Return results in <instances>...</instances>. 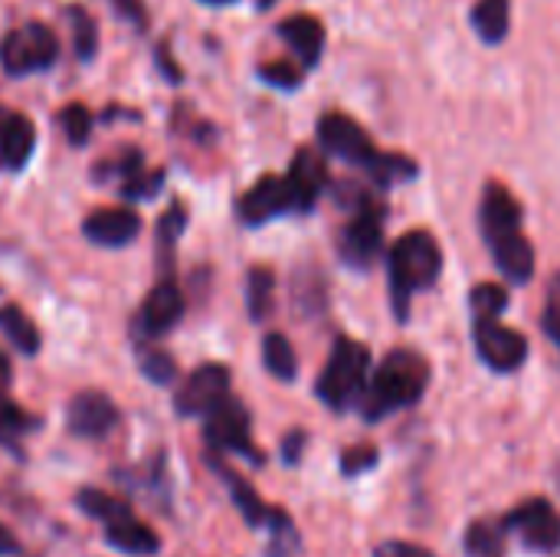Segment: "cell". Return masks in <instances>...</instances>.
<instances>
[{
	"instance_id": "f546056e",
	"label": "cell",
	"mask_w": 560,
	"mask_h": 557,
	"mask_svg": "<svg viewBox=\"0 0 560 557\" xmlns=\"http://www.w3.org/2000/svg\"><path fill=\"white\" fill-rule=\"evenodd\" d=\"M59 121H62V128H66L69 144L82 148V144L89 141V135H92V115H89V108H85V105H79V102L66 105V108H62V115H59Z\"/></svg>"
},
{
	"instance_id": "83f0119b",
	"label": "cell",
	"mask_w": 560,
	"mask_h": 557,
	"mask_svg": "<svg viewBox=\"0 0 560 557\" xmlns=\"http://www.w3.org/2000/svg\"><path fill=\"white\" fill-rule=\"evenodd\" d=\"M469 305L476 318H499L509 309V289L495 282H482L469 292Z\"/></svg>"
},
{
	"instance_id": "60d3db41",
	"label": "cell",
	"mask_w": 560,
	"mask_h": 557,
	"mask_svg": "<svg viewBox=\"0 0 560 557\" xmlns=\"http://www.w3.org/2000/svg\"><path fill=\"white\" fill-rule=\"evenodd\" d=\"M10 384V361L3 358V351H0V391Z\"/></svg>"
},
{
	"instance_id": "ab89813d",
	"label": "cell",
	"mask_w": 560,
	"mask_h": 557,
	"mask_svg": "<svg viewBox=\"0 0 560 557\" xmlns=\"http://www.w3.org/2000/svg\"><path fill=\"white\" fill-rule=\"evenodd\" d=\"M16 548H20V545H16V538H13V535H10L7 529H0V557L13 555Z\"/></svg>"
},
{
	"instance_id": "ac0fdd59",
	"label": "cell",
	"mask_w": 560,
	"mask_h": 557,
	"mask_svg": "<svg viewBox=\"0 0 560 557\" xmlns=\"http://www.w3.org/2000/svg\"><path fill=\"white\" fill-rule=\"evenodd\" d=\"M279 36L289 43V49L299 56V62L305 69H315L322 62V53H325V26H322L318 16H312V13L285 16L279 23Z\"/></svg>"
},
{
	"instance_id": "7402d4cb",
	"label": "cell",
	"mask_w": 560,
	"mask_h": 557,
	"mask_svg": "<svg viewBox=\"0 0 560 557\" xmlns=\"http://www.w3.org/2000/svg\"><path fill=\"white\" fill-rule=\"evenodd\" d=\"M0 332L7 335V341L23 351V355H36L39 351V328L33 325V318L16 309V305H3L0 309Z\"/></svg>"
},
{
	"instance_id": "7bdbcfd3",
	"label": "cell",
	"mask_w": 560,
	"mask_h": 557,
	"mask_svg": "<svg viewBox=\"0 0 560 557\" xmlns=\"http://www.w3.org/2000/svg\"><path fill=\"white\" fill-rule=\"evenodd\" d=\"M200 3H210V7H223V3H233V0H200Z\"/></svg>"
},
{
	"instance_id": "f35d334b",
	"label": "cell",
	"mask_w": 560,
	"mask_h": 557,
	"mask_svg": "<svg viewBox=\"0 0 560 557\" xmlns=\"http://www.w3.org/2000/svg\"><path fill=\"white\" fill-rule=\"evenodd\" d=\"M302 446H305V433H292V437L285 440V460H289V463H295V460H299V453H302Z\"/></svg>"
},
{
	"instance_id": "52a82bcc",
	"label": "cell",
	"mask_w": 560,
	"mask_h": 557,
	"mask_svg": "<svg viewBox=\"0 0 560 557\" xmlns=\"http://www.w3.org/2000/svg\"><path fill=\"white\" fill-rule=\"evenodd\" d=\"M472 335H476L479 358L499 374L518 371L528 361V338L522 332L502 325L499 318H476Z\"/></svg>"
},
{
	"instance_id": "ba28073f",
	"label": "cell",
	"mask_w": 560,
	"mask_h": 557,
	"mask_svg": "<svg viewBox=\"0 0 560 557\" xmlns=\"http://www.w3.org/2000/svg\"><path fill=\"white\" fill-rule=\"evenodd\" d=\"M226 397H230V371L223 364H203L184 381L174 407L184 417H207Z\"/></svg>"
},
{
	"instance_id": "2e32d148",
	"label": "cell",
	"mask_w": 560,
	"mask_h": 557,
	"mask_svg": "<svg viewBox=\"0 0 560 557\" xmlns=\"http://www.w3.org/2000/svg\"><path fill=\"white\" fill-rule=\"evenodd\" d=\"M82 233L95 243V246H128L138 233H141V217L131 207H108V210H95L85 217Z\"/></svg>"
},
{
	"instance_id": "d4e9b609",
	"label": "cell",
	"mask_w": 560,
	"mask_h": 557,
	"mask_svg": "<svg viewBox=\"0 0 560 557\" xmlns=\"http://www.w3.org/2000/svg\"><path fill=\"white\" fill-rule=\"evenodd\" d=\"M262 361H266V371L276 381H295V374H299V358H295L289 338L279 335V332H269L266 335V341H262Z\"/></svg>"
},
{
	"instance_id": "1f68e13d",
	"label": "cell",
	"mask_w": 560,
	"mask_h": 557,
	"mask_svg": "<svg viewBox=\"0 0 560 557\" xmlns=\"http://www.w3.org/2000/svg\"><path fill=\"white\" fill-rule=\"evenodd\" d=\"M466 548L472 557H502V535L492 525H476L466 535Z\"/></svg>"
},
{
	"instance_id": "5bb4252c",
	"label": "cell",
	"mask_w": 560,
	"mask_h": 557,
	"mask_svg": "<svg viewBox=\"0 0 560 557\" xmlns=\"http://www.w3.org/2000/svg\"><path fill=\"white\" fill-rule=\"evenodd\" d=\"M479 227H482V240L492 243L505 233H515L522 230V204L518 197L499 184V181H489L486 190H482V204H479Z\"/></svg>"
},
{
	"instance_id": "4fadbf2b",
	"label": "cell",
	"mask_w": 560,
	"mask_h": 557,
	"mask_svg": "<svg viewBox=\"0 0 560 557\" xmlns=\"http://www.w3.org/2000/svg\"><path fill=\"white\" fill-rule=\"evenodd\" d=\"M285 210H292V194H289L285 177H276V174L259 177L240 200V220L246 227H262L282 217Z\"/></svg>"
},
{
	"instance_id": "9c48e42d",
	"label": "cell",
	"mask_w": 560,
	"mask_h": 557,
	"mask_svg": "<svg viewBox=\"0 0 560 557\" xmlns=\"http://www.w3.org/2000/svg\"><path fill=\"white\" fill-rule=\"evenodd\" d=\"M328 161L322 154H315L312 148H299L295 158H292V167L285 174V184H289V194H292V210L299 213H308L318 197L328 190Z\"/></svg>"
},
{
	"instance_id": "5b68a950",
	"label": "cell",
	"mask_w": 560,
	"mask_h": 557,
	"mask_svg": "<svg viewBox=\"0 0 560 557\" xmlns=\"http://www.w3.org/2000/svg\"><path fill=\"white\" fill-rule=\"evenodd\" d=\"M59 39L46 23H23L0 39V66L10 76L43 72L56 62Z\"/></svg>"
},
{
	"instance_id": "6da1fadb",
	"label": "cell",
	"mask_w": 560,
	"mask_h": 557,
	"mask_svg": "<svg viewBox=\"0 0 560 557\" xmlns=\"http://www.w3.org/2000/svg\"><path fill=\"white\" fill-rule=\"evenodd\" d=\"M427 384H430V364H427V358L417 355V351H410V348H397L371 374L368 391L361 397V410H364V417L371 423L374 420H384L394 410H404V407L420 404V397L427 394Z\"/></svg>"
},
{
	"instance_id": "7c38bea8",
	"label": "cell",
	"mask_w": 560,
	"mask_h": 557,
	"mask_svg": "<svg viewBox=\"0 0 560 557\" xmlns=\"http://www.w3.org/2000/svg\"><path fill=\"white\" fill-rule=\"evenodd\" d=\"M505 529H515L525 538V545L538 548V552H555L560 545V515L545 499H532V502L518 506L505 519Z\"/></svg>"
},
{
	"instance_id": "4316f807",
	"label": "cell",
	"mask_w": 560,
	"mask_h": 557,
	"mask_svg": "<svg viewBox=\"0 0 560 557\" xmlns=\"http://www.w3.org/2000/svg\"><path fill=\"white\" fill-rule=\"evenodd\" d=\"M69 23H72V46H75V56L82 62H89L98 49V33H95V20L82 10V7H69L66 10Z\"/></svg>"
},
{
	"instance_id": "4dcf8cb0",
	"label": "cell",
	"mask_w": 560,
	"mask_h": 557,
	"mask_svg": "<svg viewBox=\"0 0 560 557\" xmlns=\"http://www.w3.org/2000/svg\"><path fill=\"white\" fill-rule=\"evenodd\" d=\"M161 184H164V171H144L141 167L121 181V197L125 200H148L161 190Z\"/></svg>"
},
{
	"instance_id": "277c9868",
	"label": "cell",
	"mask_w": 560,
	"mask_h": 557,
	"mask_svg": "<svg viewBox=\"0 0 560 557\" xmlns=\"http://www.w3.org/2000/svg\"><path fill=\"white\" fill-rule=\"evenodd\" d=\"M384 223L387 207L374 194L351 210L338 240V253L351 269H371V263L384 253Z\"/></svg>"
},
{
	"instance_id": "8992f818",
	"label": "cell",
	"mask_w": 560,
	"mask_h": 557,
	"mask_svg": "<svg viewBox=\"0 0 560 557\" xmlns=\"http://www.w3.org/2000/svg\"><path fill=\"white\" fill-rule=\"evenodd\" d=\"M318 144L325 148V154L341 158L348 164H358L364 171L371 167V161L381 151V148H374L371 135L345 112H325L318 118Z\"/></svg>"
},
{
	"instance_id": "d6a6232c",
	"label": "cell",
	"mask_w": 560,
	"mask_h": 557,
	"mask_svg": "<svg viewBox=\"0 0 560 557\" xmlns=\"http://www.w3.org/2000/svg\"><path fill=\"white\" fill-rule=\"evenodd\" d=\"M141 371H144V378L148 381H154V384H171L174 378H177V364H174V358L171 355H164V351H148L144 358H141Z\"/></svg>"
},
{
	"instance_id": "cb8c5ba5",
	"label": "cell",
	"mask_w": 560,
	"mask_h": 557,
	"mask_svg": "<svg viewBox=\"0 0 560 557\" xmlns=\"http://www.w3.org/2000/svg\"><path fill=\"white\" fill-rule=\"evenodd\" d=\"M276 276L266 266H253L246 276V309L253 315V322H266L276 302Z\"/></svg>"
},
{
	"instance_id": "603a6c76",
	"label": "cell",
	"mask_w": 560,
	"mask_h": 557,
	"mask_svg": "<svg viewBox=\"0 0 560 557\" xmlns=\"http://www.w3.org/2000/svg\"><path fill=\"white\" fill-rule=\"evenodd\" d=\"M368 174H371V181H374L381 190H387V187H394V184L413 181V177L420 174V167H417V161H413V158H407V154L377 151V158L371 161Z\"/></svg>"
},
{
	"instance_id": "836d02e7",
	"label": "cell",
	"mask_w": 560,
	"mask_h": 557,
	"mask_svg": "<svg viewBox=\"0 0 560 557\" xmlns=\"http://www.w3.org/2000/svg\"><path fill=\"white\" fill-rule=\"evenodd\" d=\"M184 227H187V210H184L180 204H174V207L161 217V223H158V240H161V246L171 250V246L180 240Z\"/></svg>"
},
{
	"instance_id": "74e56055",
	"label": "cell",
	"mask_w": 560,
	"mask_h": 557,
	"mask_svg": "<svg viewBox=\"0 0 560 557\" xmlns=\"http://www.w3.org/2000/svg\"><path fill=\"white\" fill-rule=\"evenodd\" d=\"M115 7H118V13H125V16H131L138 26L144 23V10L138 7V0H115Z\"/></svg>"
},
{
	"instance_id": "44dd1931",
	"label": "cell",
	"mask_w": 560,
	"mask_h": 557,
	"mask_svg": "<svg viewBox=\"0 0 560 557\" xmlns=\"http://www.w3.org/2000/svg\"><path fill=\"white\" fill-rule=\"evenodd\" d=\"M512 26V0H476L472 7V30L482 43L499 46Z\"/></svg>"
},
{
	"instance_id": "b9f144b4",
	"label": "cell",
	"mask_w": 560,
	"mask_h": 557,
	"mask_svg": "<svg viewBox=\"0 0 560 557\" xmlns=\"http://www.w3.org/2000/svg\"><path fill=\"white\" fill-rule=\"evenodd\" d=\"M272 3H276V0H256V7H259V10H269Z\"/></svg>"
},
{
	"instance_id": "8d00e7d4",
	"label": "cell",
	"mask_w": 560,
	"mask_h": 557,
	"mask_svg": "<svg viewBox=\"0 0 560 557\" xmlns=\"http://www.w3.org/2000/svg\"><path fill=\"white\" fill-rule=\"evenodd\" d=\"M377 557H433L427 548H417V545H404V542H387Z\"/></svg>"
},
{
	"instance_id": "ffe728a7",
	"label": "cell",
	"mask_w": 560,
	"mask_h": 557,
	"mask_svg": "<svg viewBox=\"0 0 560 557\" xmlns=\"http://www.w3.org/2000/svg\"><path fill=\"white\" fill-rule=\"evenodd\" d=\"M105 538H108V545H112V548H118V552H125V555H135V557H148L161 548L158 535H154L144 522H138L135 515H128V519H118V522L105 525Z\"/></svg>"
},
{
	"instance_id": "484cf974",
	"label": "cell",
	"mask_w": 560,
	"mask_h": 557,
	"mask_svg": "<svg viewBox=\"0 0 560 557\" xmlns=\"http://www.w3.org/2000/svg\"><path fill=\"white\" fill-rule=\"evenodd\" d=\"M79 509H82L89 519L102 522V525H112V522L131 515V509H128L121 499H115V496H108V492H102V489H85V492L79 496Z\"/></svg>"
},
{
	"instance_id": "8fae6325",
	"label": "cell",
	"mask_w": 560,
	"mask_h": 557,
	"mask_svg": "<svg viewBox=\"0 0 560 557\" xmlns=\"http://www.w3.org/2000/svg\"><path fill=\"white\" fill-rule=\"evenodd\" d=\"M66 423L82 440H102L118 427V407L98 391H82L69 401Z\"/></svg>"
},
{
	"instance_id": "e0dca14e",
	"label": "cell",
	"mask_w": 560,
	"mask_h": 557,
	"mask_svg": "<svg viewBox=\"0 0 560 557\" xmlns=\"http://www.w3.org/2000/svg\"><path fill=\"white\" fill-rule=\"evenodd\" d=\"M36 148V128L26 115L0 108V171H20Z\"/></svg>"
},
{
	"instance_id": "d590c367",
	"label": "cell",
	"mask_w": 560,
	"mask_h": 557,
	"mask_svg": "<svg viewBox=\"0 0 560 557\" xmlns=\"http://www.w3.org/2000/svg\"><path fill=\"white\" fill-rule=\"evenodd\" d=\"M377 463V450L374 446H358V450H348L341 456V469L345 473H364Z\"/></svg>"
},
{
	"instance_id": "f1b7e54d",
	"label": "cell",
	"mask_w": 560,
	"mask_h": 557,
	"mask_svg": "<svg viewBox=\"0 0 560 557\" xmlns=\"http://www.w3.org/2000/svg\"><path fill=\"white\" fill-rule=\"evenodd\" d=\"M259 79L272 89H299L302 79H305V66L302 62H289V59H272V62H262L259 66Z\"/></svg>"
},
{
	"instance_id": "30bf717a",
	"label": "cell",
	"mask_w": 560,
	"mask_h": 557,
	"mask_svg": "<svg viewBox=\"0 0 560 557\" xmlns=\"http://www.w3.org/2000/svg\"><path fill=\"white\" fill-rule=\"evenodd\" d=\"M207 440L217 446V450H226V453H243V456H256L253 450V440H249V414L240 401L226 397L223 404H217L210 414H207Z\"/></svg>"
},
{
	"instance_id": "e575fe53",
	"label": "cell",
	"mask_w": 560,
	"mask_h": 557,
	"mask_svg": "<svg viewBox=\"0 0 560 557\" xmlns=\"http://www.w3.org/2000/svg\"><path fill=\"white\" fill-rule=\"evenodd\" d=\"M545 332L551 335V341L560 348V276L551 279L548 289V309H545Z\"/></svg>"
},
{
	"instance_id": "7a4b0ae2",
	"label": "cell",
	"mask_w": 560,
	"mask_h": 557,
	"mask_svg": "<svg viewBox=\"0 0 560 557\" xmlns=\"http://www.w3.org/2000/svg\"><path fill=\"white\" fill-rule=\"evenodd\" d=\"M440 272H443V250L433 233L410 230L394 243L387 256V276H390V302L397 322L410 318L413 295L436 286Z\"/></svg>"
},
{
	"instance_id": "3957f363",
	"label": "cell",
	"mask_w": 560,
	"mask_h": 557,
	"mask_svg": "<svg viewBox=\"0 0 560 557\" xmlns=\"http://www.w3.org/2000/svg\"><path fill=\"white\" fill-rule=\"evenodd\" d=\"M368 381H371L368 345H361L354 338H338L315 391H318L322 404H328L331 410H348L351 404H358L364 397Z\"/></svg>"
},
{
	"instance_id": "9a60e30c",
	"label": "cell",
	"mask_w": 560,
	"mask_h": 557,
	"mask_svg": "<svg viewBox=\"0 0 560 557\" xmlns=\"http://www.w3.org/2000/svg\"><path fill=\"white\" fill-rule=\"evenodd\" d=\"M180 318H184V292L171 279H164L148 292V299H144L141 312H138V332L148 335V338H161Z\"/></svg>"
},
{
	"instance_id": "d6986e66",
	"label": "cell",
	"mask_w": 560,
	"mask_h": 557,
	"mask_svg": "<svg viewBox=\"0 0 560 557\" xmlns=\"http://www.w3.org/2000/svg\"><path fill=\"white\" fill-rule=\"evenodd\" d=\"M489 250H492V259H495L499 272H502L512 286L532 282V276H535V246L525 240L522 230L492 240Z\"/></svg>"
}]
</instances>
